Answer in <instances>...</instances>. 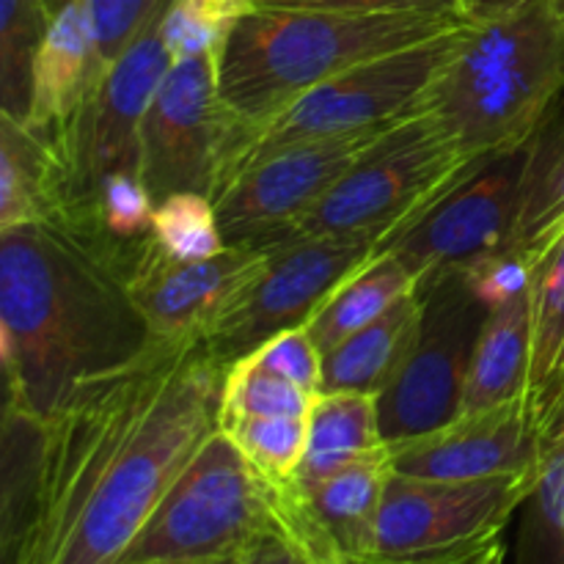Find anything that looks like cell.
<instances>
[{"instance_id":"6da1fadb","label":"cell","mask_w":564,"mask_h":564,"mask_svg":"<svg viewBox=\"0 0 564 564\" xmlns=\"http://www.w3.org/2000/svg\"><path fill=\"white\" fill-rule=\"evenodd\" d=\"M224 378L204 339H158L55 416L6 424L3 564H119L220 430Z\"/></svg>"},{"instance_id":"7a4b0ae2","label":"cell","mask_w":564,"mask_h":564,"mask_svg":"<svg viewBox=\"0 0 564 564\" xmlns=\"http://www.w3.org/2000/svg\"><path fill=\"white\" fill-rule=\"evenodd\" d=\"M130 251L53 224L0 229L9 405L44 422L152 350L158 339L127 284Z\"/></svg>"},{"instance_id":"3957f363","label":"cell","mask_w":564,"mask_h":564,"mask_svg":"<svg viewBox=\"0 0 564 564\" xmlns=\"http://www.w3.org/2000/svg\"><path fill=\"white\" fill-rule=\"evenodd\" d=\"M471 20L383 14L319 6H264L242 17L218 55L220 97L242 124H257L308 88L394 50Z\"/></svg>"},{"instance_id":"277c9868","label":"cell","mask_w":564,"mask_h":564,"mask_svg":"<svg viewBox=\"0 0 564 564\" xmlns=\"http://www.w3.org/2000/svg\"><path fill=\"white\" fill-rule=\"evenodd\" d=\"M564 94V0H521L468 25L424 108L471 158L529 143Z\"/></svg>"},{"instance_id":"5b68a950","label":"cell","mask_w":564,"mask_h":564,"mask_svg":"<svg viewBox=\"0 0 564 564\" xmlns=\"http://www.w3.org/2000/svg\"><path fill=\"white\" fill-rule=\"evenodd\" d=\"M279 532L275 485L215 430L171 482L119 564H207Z\"/></svg>"},{"instance_id":"8992f818","label":"cell","mask_w":564,"mask_h":564,"mask_svg":"<svg viewBox=\"0 0 564 564\" xmlns=\"http://www.w3.org/2000/svg\"><path fill=\"white\" fill-rule=\"evenodd\" d=\"M479 163L427 108L383 132L330 187L297 237H350L380 248L416 224Z\"/></svg>"},{"instance_id":"52a82bcc","label":"cell","mask_w":564,"mask_h":564,"mask_svg":"<svg viewBox=\"0 0 564 564\" xmlns=\"http://www.w3.org/2000/svg\"><path fill=\"white\" fill-rule=\"evenodd\" d=\"M468 25L471 22L427 39V42L413 44V47L364 61L341 75L308 88L279 113L268 116L257 124L240 121V141H237L229 180L246 171L248 165L286 147L394 124V121L416 113L419 108H424V99H427L433 83L438 80L441 69L460 47Z\"/></svg>"},{"instance_id":"ba28073f","label":"cell","mask_w":564,"mask_h":564,"mask_svg":"<svg viewBox=\"0 0 564 564\" xmlns=\"http://www.w3.org/2000/svg\"><path fill=\"white\" fill-rule=\"evenodd\" d=\"M534 474L416 479L391 471L367 564H455L505 540Z\"/></svg>"},{"instance_id":"9c48e42d","label":"cell","mask_w":564,"mask_h":564,"mask_svg":"<svg viewBox=\"0 0 564 564\" xmlns=\"http://www.w3.org/2000/svg\"><path fill=\"white\" fill-rule=\"evenodd\" d=\"M416 290L422 295L416 339L378 397L386 444L433 433L460 416L474 350L490 317L466 270L430 275Z\"/></svg>"},{"instance_id":"30bf717a","label":"cell","mask_w":564,"mask_h":564,"mask_svg":"<svg viewBox=\"0 0 564 564\" xmlns=\"http://www.w3.org/2000/svg\"><path fill=\"white\" fill-rule=\"evenodd\" d=\"M240 119L220 97L218 55L171 64L141 127V180L154 202L176 193L215 198L229 180Z\"/></svg>"},{"instance_id":"8fae6325","label":"cell","mask_w":564,"mask_h":564,"mask_svg":"<svg viewBox=\"0 0 564 564\" xmlns=\"http://www.w3.org/2000/svg\"><path fill=\"white\" fill-rule=\"evenodd\" d=\"M394 124L286 147L231 176L213 198L226 246L273 251L297 240L330 187Z\"/></svg>"},{"instance_id":"7c38bea8","label":"cell","mask_w":564,"mask_h":564,"mask_svg":"<svg viewBox=\"0 0 564 564\" xmlns=\"http://www.w3.org/2000/svg\"><path fill=\"white\" fill-rule=\"evenodd\" d=\"M532 141L496 152L471 165L416 224L386 242L389 251L422 284L444 270H466L482 257L516 242L523 207Z\"/></svg>"},{"instance_id":"4fadbf2b","label":"cell","mask_w":564,"mask_h":564,"mask_svg":"<svg viewBox=\"0 0 564 564\" xmlns=\"http://www.w3.org/2000/svg\"><path fill=\"white\" fill-rule=\"evenodd\" d=\"M171 64L174 58L160 36L158 17L99 77L69 132L61 135L69 149L75 185L72 229L80 235L99 240L94 231V196L99 182L121 171L141 174V127Z\"/></svg>"},{"instance_id":"5bb4252c","label":"cell","mask_w":564,"mask_h":564,"mask_svg":"<svg viewBox=\"0 0 564 564\" xmlns=\"http://www.w3.org/2000/svg\"><path fill=\"white\" fill-rule=\"evenodd\" d=\"M378 251V242L350 237H297L273 248L264 273L209 328L204 345L231 367L273 336L308 325L330 292Z\"/></svg>"},{"instance_id":"9a60e30c","label":"cell","mask_w":564,"mask_h":564,"mask_svg":"<svg viewBox=\"0 0 564 564\" xmlns=\"http://www.w3.org/2000/svg\"><path fill=\"white\" fill-rule=\"evenodd\" d=\"M268 259L270 251L226 246L209 259L180 262L147 237L132 246L127 284L154 339H204L264 273Z\"/></svg>"},{"instance_id":"2e32d148","label":"cell","mask_w":564,"mask_h":564,"mask_svg":"<svg viewBox=\"0 0 564 564\" xmlns=\"http://www.w3.org/2000/svg\"><path fill=\"white\" fill-rule=\"evenodd\" d=\"M543 455L534 394L477 413L416 438L389 444L391 471L416 479H494L538 471Z\"/></svg>"},{"instance_id":"e0dca14e","label":"cell","mask_w":564,"mask_h":564,"mask_svg":"<svg viewBox=\"0 0 564 564\" xmlns=\"http://www.w3.org/2000/svg\"><path fill=\"white\" fill-rule=\"evenodd\" d=\"M75 226L69 149L58 132L0 116V229Z\"/></svg>"},{"instance_id":"ac0fdd59","label":"cell","mask_w":564,"mask_h":564,"mask_svg":"<svg viewBox=\"0 0 564 564\" xmlns=\"http://www.w3.org/2000/svg\"><path fill=\"white\" fill-rule=\"evenodd\" d=\"M102 72L97 66L91 17L86 0H61L33 64L28 124L66 135L91 97Z\"/></svg>"},{"instance_id":"d6986e66","label":"cell","mask_w":564,"mask_h":564,"mask_svg":"<svg viewBox=\"0 0 564 564\" xmlns=\"http://www.w3.org/2000/svg\"><path fill=\"white\" fill-rule=\"evenodd\" d=\"M534 286L516 301L490 308L466 380L463 413L488 411L532 394Z\"/></svg>"},{"instance_id":"ffe728a7","label":"cell","mask_w":564,"mask_h":564,"mask_svg":"<svg viewBox=\"0 0 564 564\" xmlns=\"http://www.w3.org/2000/svg\"><path fill=\"white\" fill-rule=\"evenodd\" d=\"M389 449L380 433L378 397L358 391H323L308 411V441L292 482L314 488L323 479Z\"/></svg>"},{"instance_id":"44dd1931","label":"cell","mask_w":564,"mask_h":564,"mask_svg":"<svg viewBox=\"0 0 564 564\" xmlns=\"http://www.w3.org/2000/svg\"><path fill=\"white\" fill-rule=\"evenodd\" d=\"M422 319V295L413 290L383 317L347 336L334 350L323 352V391L383 394L386 386L405 361Z\"/></svg>"},{"instance_id":"7402d4cb","label":"cell","mask_w":564,"mask_h":564,"mask_svg":"<svg viewBox=\"0 0 564 564\" xmlns=\"http://www.w3.org/2000/svg\"><path fill=\"white\" fill-rule=\"evenodd\" d=\"M413 290H416V279L408 273L405 264L394 253L378 251L330 292L328 301L308 319L306 328L319 350L328 352L347 336L383 317Z\"/></svg>"},{"instance_id":"603a6c76","label":"cell","mask_w":564,"mask_h":564,"mask_svg":"<svg viewBox=\"0 0 564 564\" xmlns=\"http://www.w3.org/2000/svg\"><path fill=\"white\" fill-rule=\"evenodd\" d=\"M560 102L532 138L521 220L512 242L534 259L564 229V108Z\"/></svg>"},{"instance_id":"cb8c5ba5","label":"cell","mask_w":564,"mask_h":564,"mask_svg":"<svg viewBox=\"0 0 564 564\" xmlns=\"http://www.w3.org/2000/svg\"><path fill=\"white\" fill-rule=\"evenodd\" d=\"M518 516L510 564H564V435L543 444L532 490Z\"/></svg>"},{"instance_id":"d4e9b609","label":"cell","mask_w":564,"mask_h":564,"mask_svg":"<svg viewBox=\"0 0 564 564\" xmlns=\"http://www.w3.org/2000/svg\"><path fill=\"white\" fill-rule=\"evenodd\" d=\"M564 380V229L538 257L534 270L532 394L540 419Z\"/></svg>"},{"instance_id":"484cf974","label":"cell","mask_w":564,"mask_h":564,"mask_svg":"<svg viewBox=\"0 0 564 564\" xmlns=\"http://www.w3.org/2000/svg\"><path fill=\"white\" fill-rule=\"evenodd\" d=\"M53 14L50 0H0V110L9 119H28L33 64Z\"/></svg>"},{"instance_id":"4316f807","label":"cell","mask_w":564,"mask_h":564,"mask_svg":"<svg viewBox=\"0 0 564 564\" xmlns=\"http://www.w3.org/2000/svg\"><path fill=\"white\" fill-rule=\"evenodd\" d=\"M253 9V0H169L160 14V36L174 61L220 55L237 22Z\"/></svg>"},{"instance_id":"83f0119b","label":"cell","mask_w":564,"mask_h":564,"mask_svg":"<svg viewBox=\"0 0 564 564\" xmlns=\"http://www.w3.org/2000/svg\"><path fill=\"white\" fill-rule=\"evenodd\" d=\"M314 394L281 375L268 372L251 358H240L226 367L220 394V427L251 416H308Z\"/></svg>"},{"instance_id":"f1b7e54d","label":"cell","mask_w":564,"mask_h":564,"mask_svg":"<svg viewBox=\"0 0 564 564\" xmlns=\"http://www.w3.org/2000/svg\"><path fill=\"white\" fill-rule=\"evenodd\" d=\"M149 240L180 262L209 259L226 248L215 202L202 193H176L158 202Z\"/></svg>"},{"instance_id":"f546056e","label":"cell","mask_w":564,"mask_h":564,"mask_svg":"<svg viewBox=\"0 0 564 564\" xmlns=\"http://www.w3.org/2000/svg\"><path fill=\"white\" fill-rule=\"evenodd\" d=\"M242 455L270 479L286 482L295 477L308 441V416H251L224 424Z\"/></svg>"},{"instance_id":"4dcf8cb0","label":"cell","mask_w":564,"mask_h":564,"mask_svg":"<svg viewBox=\"0 0 564 564\" xmlns=\"http://www.w3.org/2000/svg\"><path fill=\"white\" fill-rule=\"evenodd\" d=\"M154 207L158 202L143 185L141 174L121 171L99 182L94 196V231L110 246L130 248L147 240L152 231Z\"/></svg>"},{"instance_id":"1f68e13d","label":"cell","mask_w":564,"mask_h":564,"mask_svg":"<svg viewBox=\"0 0 564 564\" xmlns=\"http://www.w3.org/2000/svg\"><path fill=\"white\" fill-rule=\"evenodd\" d=\"M99 72H108L124 50L163 14L169 0H86Z\"/></svg>"},{"instance_id":"d6a6232c","label":"cell","mask_w":564,"mask_h":564,"mask_svg":"<svg viewBox=\"0 0 564 564\" xmlns=\"http://www.w3.org/2000/svg\"><path fill=\"white\" fill-rule=\"evenodd\" d=\"M242 358H251L262 369L292 380V383L301 386L314 397L323 389V350L312 339L306 325L273 336V339H268L262 347H257V350Z\"/></svg>"},{"instance_id":"836d02e7","label":"cell","mask_w":564,"mask_h":564,"mask_svg":"<svg viewBox=\"0 0 564 564\" xmlns=\"http://www.w3.org/2000/svg\"><path fill=\"white\" fill-rule=\"evenodd\" d=\"M534 270H538V259L529 257L521 248L510 246L505 251L488 253L479 262L468 264L466 275L479 301L488 308H499L532 290Z\"/></svg>"},{"instance_id":"e575fe53","label":"cell","mask_w":564,"mask_h":564,"mask_svg":"<svg viewBox=\"0 0 564 564\" xmlns=\"http://www.w3.org/2000/svg\"><path fill=\"white\" fill-rule=\"evenodd\" d=\"M303 6L345 11H383V14H452L468 20L463 0H308Z\"/></svg>"},{"instance_id":"d590c367","label":"cell","mask_w":564,"mask_h":564,"mask_svg":"<svg viewBox=\"0 0 564 564\" xmlns=\"http://www.w3.org/2000/svg\"><path fill=\"white\" fill-rule=\"evenodd\" d=\"M242 564H319L306 549L286 538L284 532H270L259 538L242 556Z\"/></svg>"},{"instance_id":"8d00e7d4","label":"cell","mask_w":564,"mask_h":564,"mask_svg":"<svg viewBox=\"0 0 564 564\" xmlns=\"http://www.w3.org/2000/svg\"><path fill=\"white\" fill-rule=\"evenodd\" d=\"M540 433H543V444L564 435V386L560 389V394L554 397V402L545 408L543 419H540Z\"/></svg>"},{"instance_id":"74e56055","label":"cell","mask_w":564,"mask_h":564,"mask_svg":"<svg viewBox=\"0 0 564 564\" xmlns=\"http://www.w3.org/2000/svg\"><path fill=\"white\" fill-rule=\"evenodd\" d=\"M518 3H521V0H463V11H466L468 20L477 22L501 14V11L512 9V6Z\"/></svg>"},{"instance_id":"f35d334b","label":"cell","mask_w":564,"mask_h":564,"mask_svg":"<svg viewBox=\"0 0 564 564\" xmlns=\"http://www.w3.org/2000/svg\"><path fill=\"white\" fill-rule=\"evenodd\" d=\"M455 564H507V543L505 540H499V543H494L490 549L479 551V554L468 556V560L455 562Z\"/></svg>"},{"instance_id":"ab89813d","label":"cell","mask_w":564,"mask_h":564,"mask_svg":"<svg viewBox=\"0 0 564 564\" xmlns=\"http://www.w3.org/2000/svg\"><path fill=\"white\" fill-rule=\"evenodd\" d=\"M253 3H257V9H264V6H303L308 0H253Z\"/></svg>"},{"instance_id":"60d3db41","label":"cell","mask_w":564,"mask_h":564,"mask_svg":"<svg viewBox=\"0 0 564 564\" xmlns=\"http://www.w3.org/2000/svg\"><path fill=\"white\" fill-rule=\"evenodd\" d=\"M242 556H246V554H240V556H229V560H218V562H207V564H242Z\"/></svg>"}]
</instances>
